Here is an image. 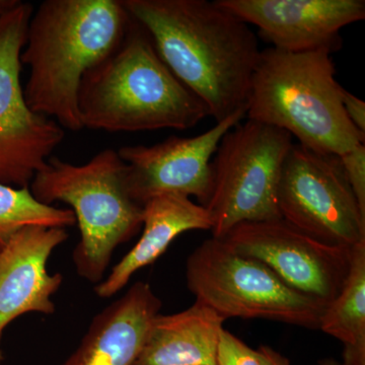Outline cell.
<instances>
[{"instance_id": "obj_7", "label": "cell", "mask_w": 365, "mask_h": 365, "mask_svg": "<svg viewBox=\"0 0 365 365\" xmlns=\"http://www.w3.org/2000/svg\"><path fill=\"white\" fill-rule=\"evenodd\" d=\"M292 135L247 120L222 137L213 160L212 189L204 206L212 237L222 239L239 223L279 220L277 189Z\"/></svg>"}, {"instance_id": "obj_1", "label": "cell", "mask_w": 365, "mask_h": 365, "mask_svg": "<svg viewBox=\"0 0 365 365\" xmlns=\"http://www.w3.org/2000/svg\"><path fill=\"white\" fill-rule=\"evenodd\" d=\"M216 123L247 109L261 50L249 25L209 0H121Z\"/></svg>"}, {"instance_id": "obj_4", "label": "cell", "mask_w": 365, "mask_h": 365, "mask_svg": "<svg viewBox=\"0 0 365 365\" xmlns=\"http://www.w3.org/2000/svg\"><path fill=\"white\" fill-rule=\"evenodd\" d=\"M344 90L328 50L267 48L252 76L246 118L287 132L307 150L339 157L365 141L346 116Z\"/></svg>"}, {"instance_id": "obj_22", "label": "cell", "mask_w": 365, "mask_h": 365, "mask_svg": "<svg viewBox=\"0 0 365 365\" xmlns=\"http://www.w3.org/2000/svg\"><path fill=\"white\" fill-rule=\"evenodd\" d=\"M263 365H290L289 360L268 346L259 348Z\"/></svg>"}, {"instance_id": "obj_17", "label": "cell", "mask_w": 365, "mask_h": 365, "mask_svg": "<svg viewBox=\"0 0 365 365\" xmlns=\"http://www.w3.org/2000/svg\"><path fill=\"white\" fill-rule=\"evenodd\" d=\"M319 330L342 343L343 365H365V242L351 249L344 287L326 307Z\"/></svg>"}, {"instance_id": "obj_20", "label": "cell", "mask_w": 365, "mask_h": 365, "mask_svg": "<svg viewBox=\"0 0 365 365\" xmlns=\"http://www.w3.org/2000/svg\"><path fill=\"white\" fill-rule=\"evenodd\" d=\"M340 162L360 208L365 212V145L355 146L339 155Z\"/></svg>"}, {"instance_id": "obj_19", "label": "cell", "mask_w": 365, "mask_h": 365, "mask_svg": "<svg viewBox=\"0 0 365 365\" xmlns=\"http://www.w3.org/2000/svg\"><path fill=\"white\" fill-rule=\"evenodd\" d=\"M217 365H263V362L259 350L223 330L218 345Z\"/></svg>"}, {"instance_id": "obj_10", "label": "cell", "mask_w": 365, "mask_h": 365, "mask_svg": "<svg viewBox=\"0 0 365 365\" xmlns=\"http://www.w3.org/2000/svg\"><path fill=\"white\" fill-rule=\"evenodd\" d=\"M220 240L235 253L265 264L288 287L327 304L349 273L351 249L317 241L282 218L239 223Z\"/></svg>"}, {"instance_id": "obj_8", "label": "cell", "mask_w": 365, "mask_h": 365, "mask_svg": "<svg viewBox=\"0 0 365 365\" xmlns=\"http://www.w3.org/2000/svg\"><path fill=\"white\" fill-rule=\"evenodd\" d=\"M281 218L317 241L352 249L365 242V212L338 155L294 143L277 189Z\"/></svg>"}, {"instance_id": "obj_6", "label": "cell", "mask_w": 365, "mask_h": 365, "mask_svg": "<svg viewBox=\"0 0 365 365\" xmlns=\"http://www.w3.org/2000/svg\"><path fill=\"white\" fill-rule=\"evenodd\" d=\"M186 275L196 300L225 319H264L318 330L328 306L288 287L265 264L235 253L215 237L190 255Z\"/></svg>"}, {"instance_id": "obj_9", "label": "cell", "mask_w": 365, "mask_h": 365, "mask_svg": "<svg viewBox=\"0 0 365 365\" xmlns=\"http://www.w3.org/2000/svg\"><path fill=\"white\" fill-rule=\"evenodd\" d=\"M32 4H18L0 16V184L29 188L66 136L55 120L26 104L21 83Z\"/></svg>"}, {"instance_id": "obj_2", "label": "cell", "mask_w": 365, "mask_h": 365, "mask_svg": "<svg viewBox=\"0 0 365 365\" xmlns=\"http://www.w3.org/2000/svg\"><path fill=\"white\" fill-rule=\"evenodd\" d=\"M131 23L121 0L43 1L32 14L21 54V64L30 67L24 90L30 109L63 129H83V78L119 47Z\"/></svg>"}, {"instance_id": "obj_12", "label": "cell", "mask_w": 365, "mask_h": 365, "mask_svg": "<svg viewBox=\"0 0 365 365\" xmlns=\"http://www.w3.org/2000/svg\"><path fill=\"white\" fill-rule=\"evenodd\" d=\"M216 1L247 25L257 26L271 48L285 52H337L342 47L341 30L365 19L364 0Z\"/></svg>"}, {"instance_id": "obj_16", "label": "cell", "mask_w": 365, "mask_h": 365, "mask_svg": "<svg viewBox=\"0 0 365 365\" xmlns=\"http://www.w3.org/2000/svg\"><path fill=\"white\" fill-rule=\"evenodd\" d=\"M225 321L199 300L180 313L158 314L134 365H217Z\"/></svg>"}, {"instance_id": "obj_5", "label": "cell", "mask_w": 365, "mask_h": 365, "mask_svg": "<svg viewBox=\"0 0 365 365\" xmlns=\"http://www.w3.org/2000/svg\"><path fill=\"white\" fill-rule=\"evenodd\" d=\"M29 188L45 205L71 206L81 230L72 259L78 275L90 282H102L115 249L143 227V206L131 198L127 165L112 148L81 165L51 157Z\"/></svg>"}, {"instance_id": "obj_14", "label": "cell", "mask_w": 365, "mask_h": 365, "mask_svg": "<svg viewBox=\"0 0 365 365\" xmlns=\"http://www.w3.org/2000/svg\"><path fill=\"white\" fill-rule=\"evenodd\" d=\"M162 302L148 283H134L91 321L63 365H134Z\"/></svg>"}, {"instance_id": "obj_15", "label": "cell", "mask_w": 365, "mask_h": 365, "mask_svg": "<svg viewBox=\"0 0 365 365\" xmlns=\"http://www.w3.org/2000/svg\"><path fill=\"white\" fill-rule=\"evenodd\" d=\"M143 232L105 280L95 287L101 299H109L126 287L132 275L160 258L178 235L189 230H211L207 209L189 197L168 194L150 199L143 205Z\"/></svg>"}, {"instance_id": "obj_21", "label": "cell", "mask_w": 365, "mask_h": 365, "mask_svg": "<svg viewBox=\"0 0 365 365\" xmlns=\"http://www.w3.org/2000/svg\"><path fill=\"white\" fill-rule=\"evenodd\" d=\"M343 107L346 116L355 128L365 134V103L347 90L343 93Z\"/></svg>"}, {"instance_id": "obj_23", "label": "cell", "mask_w": 365, "mask_h": 365, "mask_svg": "<svg viewBox=\"0 0 365 365\" xmlns=\"http://www.w3.org/2000/svg\"><path fill=\"white\" fill-rule=\"evenodd\" d=\"M19 0H0V16L6 13L7 11L16 6Z\"/></svg>"}, {"instance_id": "obj_24", "label": "cell", "mask_w": 365, "mask_h": 365, "mask_svg": "<svg viewBox=\"0 0 365 365\" xmlns=\"http://www.w3.org/2000/svg\"><path fill=\"white\" fill-rule=\"evenodd\" d=\"M318 365H343L342 364H340V362L336 361V360H334L332 359H327L321 360V361H319Z\"/></svg>"}, {"instance_id": "obj_11", "label": "cell", "mask_w": 365, "mask_h": 365, "mask_svg": "<svg viewBox=\"0 0 365 365\" xmlns=\"http://www.w3.org/2000/svg\"><path fill=\"white\" fill-rule=\"evenodd\" d=\"M247 109L194 137L170 136L155 145L124 146L118 150L127 165L131 198L143 206L150 199L175 194L195 197L205 206L212 189L211 160L227 131L246 118Z\"/></svg>"}, {"instance_id": "obj_3", "label": "cell", "mask_w": 365, "mask_h": 365, "mask_svg": "<svg viewBox=\"0 0 365 365\" xmlns=\"http://www.w3.org/2000/svg\"><path fill=\"white\" fill-rule=\"evenodd\" d=\"M79 112L83 128L108 132L186 130L209 117L133 19L119 47L83 78Z\"/></svg>"}, {"instance_id": "obj_25", "label": "cell", "mask_w": 365, "mask_h": 365, "mask_svg": "<svg viewBox=\"0 0 365 365\" xmlns=\"http://www.w3.org/2000/svg\"><path fill=\"white\" fill-rule=\"evenodd\" d=\"M2 361H4V354H2V351L0 350V365H1Z\"/></svg>"}, {"instance_id": "obj_13", "label": "cell", "mask_w": 365, "mask_h": 365, "mask_svg": "<svg viewBox=\"0 0 365 365\" xmlns=\"http://www.w3.org/2000/svg\"><path fill=\"white\" fill-rule=\"evenodd\" d=\"M68 237L66 228L26 227L0 250V343L4 329L19 317L55 313L51 297L63 276L49 274L47 262Z\"/></svg>"}, {"instance_id": "obj_18", "label": "cell", "mask_w": 365, "mask_h": 365, "mask_svg": "<svg viewBox=\"0 0 365 365\" xmlns=\"http://www.w3.org/2000/svg\"><path fill=\"white\" fill-rule=\"evenodd\" d=\"M76 223L71 209L40 203L30 188H14L0 184V250L24 227L66 228Z\"/></svg>"}]
</instances>
